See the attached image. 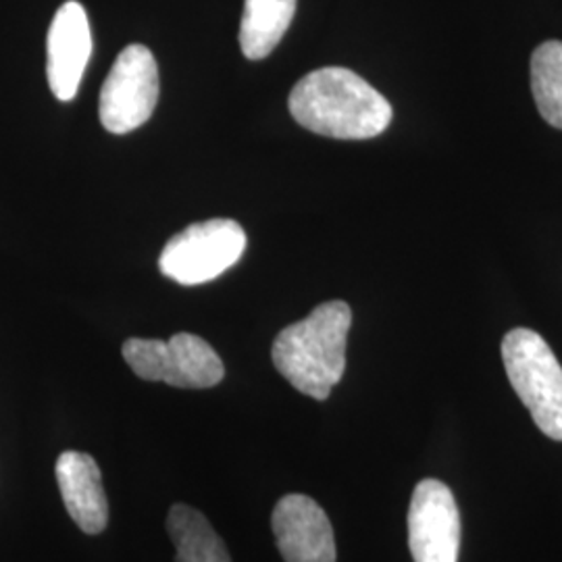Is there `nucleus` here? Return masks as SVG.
Returning <instances> with one entry per match:
<instances>
[{
    "mask_svg": "<svg viewBox=\"0 0 562 562\" xmlns=\"http://www.w3.org/2000/svg\"><path fill=\"white\" fill-rule=\"evenodd\" d=\"M350 325L346 302H323L306 319L281 329L271 348L276 369L304 396L327 401L346 371Z\"/></svg>",
    "mask_w": 562,
    "mask_h": 562,
    "instance_id": "obj_2",
    "label": "nucleus"
},
{
    "mask_svg": "<svg viewBox=\"0 0 562 562\" xmlns=\"http://www.w3.org/2000/svg\"><path fill=\"white\" fill-rule=\"evenodd\" d=\"M55 473L69 517L83 533H102L109 522V501L97 461L86 452L67 450L57 459Z\"/></svg>",
    "mask_w": 562,
    "mask_h": 562,
    "instance_id": "obj_10",
    "label": "nucleus"
},
{
    "mask_svg": "<svg viewBox=\"0 0 562 562\" xmlns=\"http://www.w3.org/2000/svg\"><path fill=\"white\" fill-rule=\"evenodd\" d=\"M288 106L304 130L336 140H369L392 121V104L346 67H323L302 78Z\"/></svg>",
    "mask_w": 562,
    "mask_h": 562,
    "instance_id": "obj_1",
    "label": "nucleus"
},
{
    "mask_svg": "<svg viewBox=\"0 0 562 562\" xmlns=\"http://www.w3.org/2000/svg\"><path fill=\"white\" fill-rule=\"evenodd\" d=\"M121 352L130 369L146 382L206 390L225 375L222 357L209 341L194 334H176L167 341L130 338Z\"/></svg>",
    "mask_w": 562,
    "mask_h": 562,
    "instance_id": "obj_4",
    "label": "nucleus"
},
{
    "mask_svg": "<svg viewBox=\"0 0 562 562\" xmlns=\"http://www.w3.org/2000/svg\"><path fill=\"white\" fill-rule=\"evenodd\" d=\"M246 232L234 220H209L188 225L165 244L159 267L162 276L181 285H201L217 280L240 261Z\"/></svg>",
    "mask_w": 562,
    "mask_h": 562,
    "instance_id": "obj_5",
    "label": "nucleus"
},
{
    "mask_svg": "<svg viewBox=\"0 0 562 562\" xmlns=\"http://www.w3.org/2000/svg\"><path fill=\"white\" fill-rule=\"evenodd\" d=\"M90 55L92 30L88 13L80 2L69 0L55 13L46 38V76L59 101L76 99Z\"/></svg>",
    "mask_w": 562,
    "mask_h": 562,
    "instance_id": "obj_8",
    "label": "nucleus"
},
{
    "mask_svg": "<svg viewBox=\"0 0 562 562\" xmlns=\"http://www.w3.org/2000/svg\"><path fill=\"white\" fill-rule=\"evenodd\" d=\"M167 531L176 546L178 562H232L222 538L192 506L176 504L167 517Z\"/></svg>",
    "mask_w": 562,
    "mask_h": 562,
    "instance_id": "obj_12",
    "label": "nucleus"
},
{
    "mask_svg": "<svg viewBox=\"0 0 562 562\" xmlns=\"http://www.w3.org/2000/svg\"><path fill=\"white\" fill-rule=\"evenodd\" d=\"M273 536L285 562H336V538L325 510L304 494H288L273 508Z\"/></svg>",
    "mask_w": 562,
    "mask_h": 562,
    "instance_id": "obj_9",
    "label": "nucleus"
},
{
    "mask_svg": "<svg viewBox=\"0 0 562 562\" xmlns=\"http://www.w3.org/2000/svg\"><path fill=\"white\" fill-rule=\"evenodd\" d=\"M159 90V65L150 48L142 44L125 46L102 83V127L111 134L138 130L153 117Z\"/></svg>",
    "mask_w": 562,
    "mask_h": 562,
    "instance_id": "obj_6",
    "label": "nucleus"
},
{
    "mask_svg": "<svg viewBox=\"0 0 562 562\" xmlns=\"http://www.w3.org/2000/svg\"><path fill=\"white\" fill-rule=\"evenodd\" d=\"M503 361L540 431L562 442V367L548 341L533 329L517 327L504 336Z\"/></svg>",
    "mask_w": 562,
    "mask_h": 562,
    "instance_id": "obj_3",
    "label": "nucleus"
},
{
    "mask_svg": "<svg viewBox=\"0 0 562 562\" xmlns=\"http://www.w3.org/2000/svg\"><path fill=\"white\" fill-rule=\"evenodd\" d=\"M531 90L543 120L562 130V42H543L533 50Z\"/></svg>",
    "mask_w": 562,
    "mask_h": 562,
    "instance_id": "obj_13",
    "label": "nucleus"
},
{
    "mask_svg": "<svg viewBox=\"0 0 562 562\" xmlns=\"http://www.w3.org/2000/svg\"><path fill=\"white\" fill-rule=\"evenodd\" d=\"M296 13V0H244L240 21V48L244 57H269L285 36Z\"/></svg>",
    "mask_w": 562,
    "mask_h": 562,
    "instance_id": "obj_11",
    "label": "nucleus"
},
{
    "mask_svg": "<svg viewBox=\"0 0 562 562\" xmlns=\"http://www.w3.org/2000/svg\"><path fill=\"white\" fill-rule=\"evenodd\" d=\"M408 546L415 562H459L461 513L452 490L423 480L408 508Z\"/></svg>",
    "mask_w": 562,
    "mask_h": 562,
    "instance_id": "obj_7",
    "label": "nucleus"
}]
</instances>
